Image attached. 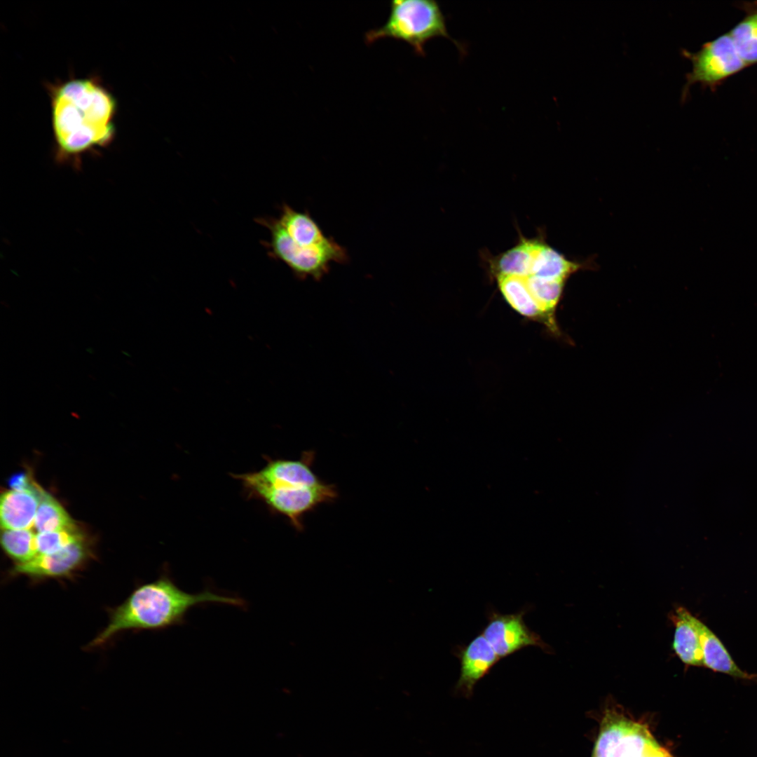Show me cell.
<instances>
[{
  "label": "cell",
  "mask_w": 757,
  "mask_h": 757,
  "mask_svg": "<svg viewBox=\"0 0 757 757\" xmlns=\"http://www.w3.org/2000/svg\"><path fill=\"white\" fill-rule=\"evenodd\" d=\"M540 243L539 240L523 239L518 245L500 255L494 265L498 277L530 276Z\"/></svg>",
  "instance_id": "obj_16"
},
{
  "label": "cell",
  "mask_w": 757,
  "mask_h": 757,
  "mask_svg": "<svg viewBox=\"0 0 757 757\" xmlns=\"http://www.w3.org/2000/svg\"><path fill=\"white\" fill-rule=\"evenodd\" d=\"M256 221L270 232L269 240L264 241L269 256L285 264L299 278L320 280L328 273L331 264H346L349 260L346 249L333 238L322 245L299 248L290 242L278 217H260Z\"/></svg>",
  "instance_id": "obj_5"
},
{
  "label": "cell",
  "mask_w": 757,
  "mask_h": 757,
  "mask_svg": "<svg viewBox=\"0 0 757 757\" xmlns=\"http://www.w3.org/2000/svg\"><path fill=\"white\" fill-rule=\"evenodd\" d=\"M292 243L299 248H310L329 243L327 237L308 212H300L286 203L278 217Z\"/></svg>",
  "instance_id": "obj_13"
},
{
  "label": "cell",
  "mask_w": 757,
  "mask_h": 757,
  "mask_svg": "<svg viewBox=\"0 0 757 757\" xmlns=\"http://www.w3.org/2000/svg\"><path fill=\"white\" fill-rule=\"evenodd\" d=\"M527 610L509 614H502L494 610L488 612V622L482 631L498 656L502 659L520 650L536 646L545 653H551L550 647L540 636L528 628L524 621Z\"/></svg>",
  "instance_id": "obj_8"
},
{
  "label": "cell",
  "mask_w": 757,
  "mask_h": 757,
  "mask_svg": "<svg viewBox=\"0 0 757 757\" xmlns=\"http://www.w3.org/2000/svg\"><path fill=\"white\" fill-rule=\"evenodd\" d=\"M499 289L506 301L519 314L533 319H542L554 332H559L553 322L542 310L531 294L526 278L498 276Z\"/></svg>",
  "instance_id": "obj_14"
},
{
  "label": "cell",
  "mask_w": 757,
  "mask_h": 757,
  "mask_svg": "<svg viewBox=\"0 0 757 757\" xmlns=\"http://www.w3.org/2000/svg\"><path fill=\"white\" fill-rule=\"evenodd\" d=\"M669 618L675 626L672 648L676 655L686 666H703L700 620L681 606L676 608Z\"/></svg>",
  "instance_id": "obj_12"
},
{
  "label": "cell",
  "mask_w": 757,
  "mask_h": 757,
  "mask_svg": "<svg viewBox=\"0 0 757 757\" xmlns=\"http://www.w3.org/2000/svg\"><path fill=\"white\" fill-rule=\"evenodd\" d=\"M77 527L64 530L38 533L36 536L38 554H52L83 540Z\"/></svg>",
  "instance_id": "obj_22"
},
{
  "label": "cell",
  "mask_w": 757,
  "mask_h": 757,
  "mask_svg": "<svg viewBox=\"0 0 757 757\" xmlns=\"http://www.w3.org/2000/svg\"><path fill=\"white\" fill-rule=\"evenodd\" d=\"M578 268L577 264L567 260L555 250L540 242L536 251L531 275L566 280L568 276Z\"/></svg>",
  "instance_id": "obj_18"
},
{
  "label": "cell",
  "mask_w": 757,
  "mask_h": 757,
  "mask_svg": "<svg viewBox=\"0 0 757 757\" xmlns=\"http://www.w3.org/2000/svg\"><path fill=\"white\" fill-rule=\"evenodd\" d=\"M212 603L246 606L245 601L238 596L221 595L209 589L198 593L185 592L165 572L136 588L113 610L107 627L88 646H102L126 630H162L181 625L191 608Z\"/></svg>",
  "instance_id": "obj_3"
},
{
  "label": "cell",
  "mask_w": 757,
  "mask_h": 757,
  "mask_svg": "<svg viewBox=\"0 0 757 757\" xmlns=\"http://www.w3.org/2000/svg\"><path fill=\"white\" fill-rule=\"evenodd\" d=\"M315 452L305 451L299 459L272 458L259 470L231 474L238 480L247 499L262 501L268 510L286 517L297 531L304 528V516L339 496L334 484L322 481L312 466Z\"/></svg>",
  "instance_id": "obj_2"
},
{
  "label": "cell",
  "mask_w": 757,
  "mask_h": 757,
  "mask_svg": "<svg viewBox=\"0 0 757 757\" xmlns=\"http://www.w3.org/2000/svg\"><path fill=\"white\" fill-rule=\"evenodd\" d=\"M36 536L31 529L4 530L1 536L2 548L15 564L27 562L38 554Z\"/></svg>",
  "instance_id": "obj_20"
},
{
  "label": "cell",
  "mask_w": 757,
  "mask_h": 757,
  "mask_svg": "<svg viewBox=\"0 0 757 757\" xmlns=\"http://www.w3.org/2000/svg\"><path fill=\"white\" fill-rule=\"evenodd\" d=\"M453 654L460 662V676L454 686V693L469 699L473 695L476 684L490 672L500 658L482 632L465 646H456Z\"/></svg>",
  "instance_id": "obj_10"
},
{
  "label": "cell",
  "mask_w": 757,
  "mask_h": 757,
  "mask_svg": "<svg viewBox=\"0 0 757 757\" xmlns=\"http://www.w3.org/2000/svg\"><path fill=\"white\" fill-rule=\"evenodd\" d=\"M699 627L704 667L735 678L746 680L757 678V674H749L737 665L719 638L702 621Z\"/></svg>",
  "instance_id": "obj_15"
},
{
  "label": "cell",
  "mask_w": 757,
  "mask_h": 757,
  "mask_svg": "<svg viewBox=\"0 0 757 757\" xmlns=\"http://www.w3.org/2000/svg\"><path fill=\"white\" fill-rule=\"evenodd\" d=\"M34 527L38 533H44L76 526L61 504L42 489Z\"/></svg>",
  "instance_id": "obj_19"
},
{
  "label": "cell",
  "mask_w": 757,
  "mask_h": 757,
  "mask_svg": "<svg viewBox=\"0 0 757 757\" xmlns=\"http://www.w3.org/2000/svg\"><path fill=\"white\" fill-rule=\"evenodd\" d=\"M116 102L95 79H73L51 92V121L60 160L104 147L114 135Z\"/></svg>",
  "instance_id": "obj_1"
},
{
  "label": "cell",
  "mask_w": 757,
  "mask_h": 757,
  "mask_svg": "<svg viewBox=\"0 0 757 757\" xmlns=\"http://www.w3.org/2000/svg\"><path fill=\"white\" fill-rule=\"evenodd\" d=\"M592 757H674L649 729L613 711L603 717Z\"/></svg>",
  "instance_id": "obj_6"
},
{
  "label": "cell",
  "mask_w": 757,
  "mask_h": 757,
  "mask_svg": "<svg viewBox=\"0 0 757 757\" xmlns=\"http://www.w3.org/2000/svg\"><path fill=\"white\" fill-rule=\"evenodd\" d=\"M681 53L693 64L692 71L686 75L682 102L688 97L692 85L700 83L715 89L729 77L748 67L737 53L728 32L705 43L696 53L682 50Z\"/></svg>",
  "instance_id": "obj_7"
},
{
  "label": "cell",
  "mask_w": 757,
  "mask_h": 757,
  "mask_svg": "<svg viewBox=\"0 0 757 757\" xmlns=\"http://www.w3.org/2000/svg\"><path fill=\"white\" fill-rule=\"evenodd\" d=\"M533 296L549 318L555 323L554 312L566 280L545 279L530 275L526 278Z\"/></svg>",
  "instance_id": "obj_21"
},
{
  "label": "cell",
  "mask_w": 757,
  "mask_h": 757,
  "mask_svg": "<svg viewBox=\"0 0 757 757\" xmlns=\"http://www.w3.org/2000/svg\"><path fill=\"white\" fill-rule=\"evenodd\" d=\"M745 16L728 33L748 67L757 64V2L745 4Z\"/></svg>",
  "instance_id": "obj_17"
},
{
  "label": "cell",
  "mask_w": 757,
  "mask_h": 757,
  "mask_svg": "<svg viewBox=\"0 0 757 757\" xmlns=\"http://www.w3.org/2000/svg\"><path fill=\"white\" fill-rule=\"evenodd\" d=\"M444 36L451 40L439 4L430 0H395L385 24L366 33L367 43L383 38L405 41L419 55H425V45L430 39ZM453 41V40H452Z\"/></svg>",
  "instance_id": "obj_4"
},
{
  "label": "cell",
  "mask_w": 757,
  "mask_h": 757,
  "mask_svg": "<svg viewBox=\"0 0 757 757\" xmlns=\"http://www.w3.org/2000/svg\"><path fill=\"white\" fill-rule=\"evenodd\" d=\"M42 489H13L0 498V522L4 530L31 529L34 524Z\"/></svg>",
  "instance_id": "obj_11"
},
{
  "label": "cell",
  "mask_w": 757,
  "mask_h": 757,
  "mask_svg": "<svg viewBox=\"0 0 757 757\" xmlns=\"http://www.w3.org/2000/svg\"><path fill=\"white\" fill-rule=\"evenodd\" d=\"M89 555V548L83 540L59 552L37 554L27 562L15 564L10 573L34 580L68 578L83 566Z\"/></svg>",
  "instance_id": "obj_9"
}]
</instances>
